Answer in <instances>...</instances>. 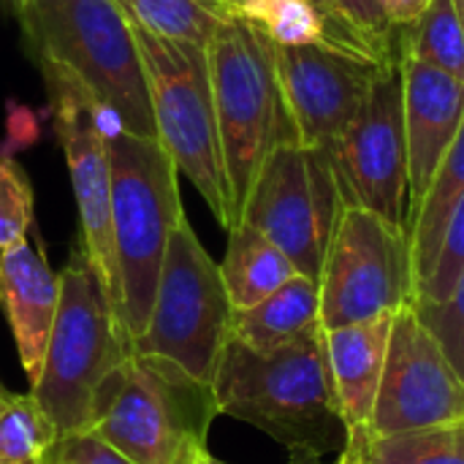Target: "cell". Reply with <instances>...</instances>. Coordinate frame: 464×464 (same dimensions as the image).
<instances>
[{"instance_id": "cell-1", "label": "cell", "mask_w": 464, "mask_h": 464, "mask_svg": "<svg viewBox=\"0 0 464 464\" xmlns=\"http://www.w3.org/2000/svg\"><path fill=\"white\" fill-rule=\"evenodd\" d=\"M212 389L220 413L285 446L288 464H324L345 438L324 326L275 351L228 340Z\"/></svg>"}, {"instance_id": "cell-2", "label": "cell", "mask_w": 464, "mask_h": 464, "mask_svg": "<svg viewBox=\"0 0 464 464\" xmlns=\"http://www.w3.org/2000/svg\"><path fill=\"white\" fill-rule=\"evenodd\" d=\"M130 356V337L79 242L60 272L57 318L30 386L60 438L95 430L125 383Z\"/></svg>"}, {"instance_id": "cell-3", "label": "cell", "mask_w": 464, "mask_h": 464, "mask_svg": "<svg viewBox=\"0 0 464 464\" xmlns=\"http://www.w3.org/2000/svg\"><path fill=\"white\" fill-rule=\"evenodd\" d=\"M38 68L76 79L114 128L155 136V117L130 19L117 0H14Z\"/></svg>"}, {"instance_id": "cell-4", "label": "cell", "mask_w": 464, "mask_h": 464, "mask_svg": "<svg viewBox=\"0 0 464 464\" xmlns=\"http://www.w3.org/2000/svg\"><path fill=\"white\" fill-rule=\"evenodd\" d=\"M207 63L237 226L261 163L275 144L296 139V130L277 79L275 41L258 24L231 14L207 44Z\"/></svg>"}, {"instance_id": "cell-5", "label": "cell", "mask_w": 464, "mask_h": 464, "mask_svg": "<svg viewBox=\"0 0 464 464\" xmlns=\"http://www.w3.org/2000/svg\"><path fill=\"white\" fill-rule=\"evenodd\" d=\"M111 169V231L122 288V326L141 337L163 256L174 226L185 215L179 198V169L158 136H139L122 128L106 130Z\"/></svg>"}, {"instance_id": "cell-6", "label": "cell", "mask_w": 464, "mask_h": 464, "mask_svg": "<svg viewBox=\"0 0 464 464\" xmlns=\"http://www.w3.org/2000/svg\"><path fill=\"white\" fill-rule=\"evenodd\" d=\"M130 27L147 76L155 136L228 231L234 212L218 139L207 46L160 38L133 22Z\"/></svg>"}, {"instance_id": "cell-7", "label": "cell", "mask_w": 464, "mask_h": 464, "mask_svg": "<svg viewBox=\"0 0 464 464\" xmlns=\"http://www.w3.org/2000/svg\"><path fill=\"white\" fill-rule=\"evenodd\" d=\"M218 416L212 383L171 359L130 356L122 389L92 432L133 464H198Z\"/></svg>"}, {"instance_id": "cell-8", "label": "cell", "mask_w": 464, "mask_h": 464, "mask_svg": "<svg viewBox=\"0 0 464 464\" xmlns=\"http://www.w3.org/2000/svg\"><path fill=\"white\" fill-rule=\"evenodd\" d=\"M234 307L220 264L198 242L182 215L171 231L150 321L130 343L133 356H163L193 378L212 383L223 348L231 340Z\"/></svg>"}, {"instance_id": "cell-9", "label": "cell", "mask_w": 464, "mask_h": 464, "mask_svg": "<svg viewBox=\"0 0 464 464\" xmlns=\"http://www.w3.org/2000/svg\"><path fill=\"white\" fill-rule=\"evenodd\" d=\"M343 207L332 155L285 139L261 163L239 220L258 228L299 275L318 283Z\"/></svg>"}, {"instance_id": "cell-10", "label": "cell", "mask_w": 464, "mask_h": 464, "mask_svg": "<svg viewBox=\"0 0 464 464\" xmlns=\"http://www.w3.org/2000/svg\"><path fill=\"white\" fill-rule=\"evenodd\" d=\"M318 291L326 332L397 315L413 304L411 234L359 204H345L324 258Z\"/></svg>"}, {"instance_id": "cell-11", "label": "cell", "mask_w": 464, "mask_h": 464, "mask_svg": "<svg viewBox=\"0 0 464 464\" xmlns=\"http://www.w3.org/2000/svg\"><path fill=\"white\" fill-rule=\"evenodd\" d=\"M345 204L408 231V141L402 63L386 60L362 109L329 150Z\"/></svg>"}, {"instance_id": "cell-12", "label": "cell", "mask_w": 464, "mask_h": 464, "mask_svg": "<svg viewBox=\"0 0 464 464\" xmlns=\"http://www.w3.org/2000/svg\"><path fill=\"white\" fill-rule=\"evenodd\" d=\"M49 90V109L79 209L82 247L122 321V288L111 231V169L106 150V128L101 109L84 92V87L57 68H41Z\"/></svg>"}, {"instance_id": "cell-13", "label": "cell", "mask_w": 464, "mask_h": 464, "mask_svg": "<svg viewBox=\"0 0 464 464\" xmlns=\"http://www.w3.org/2000/svg\"><path fill=\"white\" fill-rule=\"evenodd\" d=\"M462 419L464 381L457 367L430 326L419 318L416 307H402L392 318L378 400L370 427L359 440L454 424Z\"/></svg>"}, {"instance_id": "cell-14", "label": "cell", "mask_w": 464, "mask_h": 464, "mask_svg": "<svg viewBox=\"0 0 464 464\" xmlns=\"http://www.w3.org/2000/svg\"><path fill=\"white\" fill-rule=\"evenodd\" d=\"M275 63L296 139L326 152L345 133L381 71L378 60L329 41L275 44Z\"/></svg>"}, {"instance_id": "cell-15", "label": "cell", "mask_w": 464, "mask_h": 464, "mask_svg": "<svg viewBox=\"0 0 464 464\" xmlns=\"http://www.w3.org/2000/svg\"><path fill=\"white\" fill-rule=\"evenodd\" d=\"M408 141V226L464 120V82L400 54Z\"/></svg>"}, {"instance_id": "cell-16", "label": "cell", "mask_w": 464, "mask_h": 464, "mask_svg": "<svg viewBox=\"0 0 464 464\" xmlns=\"http://www.w3.org/2000/svg\"><path fill=\"white\" fill-rule=\"evenodd\" d=\"M0 304L30 386L38 381L60 304V275L24 239L0 250Z\"/></svg>"}, {"instance_id": "cell-17", "label": "cell", "mask_w": 464, "mask_h": 464, "mask_svg": "<svg viewBox=\"0 0 464 464\" xmlns=\"http://www.w3.org/2000/svg\"><path fill=\"white\" fill-rule=\"evenodd\" d=\"M392 318L340 326L326 332L329 372L345 424V446L364 438L378 400Z\"/></svg>"}, {"instance_id": "cell-18", "label": "cell", "mask_w": 464, "mask_h": 464, "mask_svg": "<svg viewBox=\"0 0 464 464\" xmlns=\"http://www.w3.org/2000/svg\"><path fill=\"white\" fill-rule=\"evenodd\" d=\"M315 329H321V291L304 275H294L258 304L234 310L231 318V340L253 351H275Z\"/></svg>"}, {"instance_id": "cell-19", "label": "cell", "mask_w": 464, "mask_h": 464, "mask_svg": "<svg viewBox=\"0 0 464 464\" xmlns=\"http://www.w3.org/2000/svg\"><path fill=\"white\" fill-rule=\"evenodd\" d=\"M220 275L231 307L247 310L299 272L275 242H269L250 223L239 220L234 228H228V247L220 261Z\"/></svg>"}, {"instance_id": "cell-20", "label": "cell", "mask_w": 464, "mask_h": 464, "mask_svg": "<svg viewBox=\"0 0 464 464\" xmlns=\"http://www.w3.org/2000/svg\"><path fill=\"white\" fill-rule=\"evenodd\" d=\"M464 193V120L451 150L446 152V158L440 160L411 226V261H413V299L416 291L427 283V277L432 275V266L438 261L449 220L459 204Z\"/></svg>"}, {"instance_id": "cell-21", "label": "cell", "mask_w": 464, "mask_h": 464, "mask_svg": "<svg viewBox=\"0 0 464 464\" xmlns=\"http://www.w3.org/2000/svg\"><path fill=\"white\" fill-rule=\"evenodd\" d=\"M359 464H464V419L381 438H367L343 449Z\"/></svg>"}, {"instance_id": "cell-22", "label": "cell", "mask_w": 464, "mask_h": 464, "mask_svg": "<svg viewBox=\"0 0 464 464\" xmlns=\"http://www.w3.org/2000/svg\"><path fill=\"white\" fill-rule=\"evenodd\" d=\"M125 16L160 38L207 46L215 30L237 14L218 0H117Z\"/></svg>"}, {"instance_id": "cell-23", "label": "cell", "mask_w": 464, "mask_h": 464, "mask_svg": "<svg viewBox=\"0 0 464 464\" xmlns=\"http://www.w3.org/2000/svg\"><path fill=\"white\" fill-rule=\"evenodd\" d=\"M400 54L464 82V27L457 3L432 0L413 24L400 30Z\"/></svg>"}, {"instance_id": "cell-24", "label": "cell", "mask_w": 464, "mask_h": 464, "mask_svg": "<svg viewBox=\"0 0 464 464\" xmlns=\"http://www.w3.org/2000/svg\"><path fill=\"white\" fill-rule=\"evenodd\" d=\"M57 427L33 394H8L0 411V459L44 464L57 443Z\"/></svg>"}, {"instance_id": "cell-25", "label": "cell", "mask_w": 464, "mask_h": 464, "mask_svg": "<svg viewBox=\"0 0 464 464\" xmlns=\"http://www.w3.org/2000/svg\"><path fill=\"white\" fill-rule=\"evenodd\" d=\"M239 14L258 24L277 46L326 41L324 19L310 0H247Z\"/></svg>"}, {"instance_id": "cell-26", "label": "cell", "mask_w": 464, "mask_h": 464, "mask_svg": "<svg viewBox=\"0 0 464 464\" xmlns=\"http://www.w3.org/2000/svg\"><path fill=\"white\" fill-rule=\"evenodd\" d=\"M33 226V188L14 158H0V250L27 239Z\"/></svg>"}, {"instance_id": "cell-27", "label": "cell", "mask_w": 464, "mask_h": 464, "mask_svg": "<svg viewBox=\"0 0 464 464\" xmlns=\"http://www.w3.org/2000/svg\"><path fill=\"white\" fill-rule=\"evenodd\" d=\"M464 269V193L449 220L438 261L432 266V275L427 277V283L416 291L413 304L416 307H432L449 299V294L454 291L459 275Z\"/></svg>"}, {"instance_id": "cell-28", "label": "cell", "mask_w": 464, "mask_h": 464, "mask_svg": "<svg viewBox=\"0 0 464 464\" xmlns=\"http://www.w3.org/2000/svg\"><path fill=\"white\" fill-rule=\"evenodd\" d=\"M348 24L372 60H400V30L392 24L383 0H337Z\"/></svg>"}, {"instance_id": "cell-29", "label": "cell", "mask_w": 464, "mask_h": 464, "mask_svg": "<svg viewBox=\"0 0 464 464\" xmlns=\"http://www.w3.org/2000/svg\"><path fill=\"white\" fill-rule=\"evenodd\" d=\"M416 313L438 337L446 356L451 359V364L457 367L459 378L464 381V269L446 302L432 307H416Z\"/></svg>"}, {"instance_id": "cell-30", "label": "cell", "mask_w": 464, "mask_h": 464, "mask_svg": "<svg viewBox=\"0 0 464 464\" xmlns=\"http://www.w3.org/2000/svg\"><path fill=\"white\" fill-rule=\"evenodd\" d=\"M44 464H133L114 446H109L98 432L84 430L57 438Z\"/></svg>"}, {"instance_id": "cell-31", "label": "cell", "mask_w": 464, "mask_h": 464, "mask_svg": "<svg viewBox=\"0 0 464 464\" xmlns=\"http://www.w3.org/2000/svg\"><path fill=\"white\" fill-rule=\"evenodd\" d=\"M313 8L321 14L324 19V33H326V41L334 44V46H343V49H351V52H359V54H367L370 52L364 49V44L359 41V35L353 33V27L348 24L343 8L337 0H310Z\"/></svg>"}, {"instance_id": "cell-32", "label": "cell", "mask_w": 464, "mask_h": 464, "mask_svg": "<svg viewBox=\"0 0 464 464\" xmlns=\"http://www.w3.org/2000/svg\"><path fill=\"white\" fill-rule=\"evenodd\" d=\"M430 3H432V0H383L386 14H389L392 24H394L397 30L413 24V22L424 14V8H427Z\"/></svg>"}, {"instance_id": "cell-33", "label": "cell", "mask_w": 464, "mask_h": 464, "mask_svg": "<svg viewBox=\"0 0 464 464\" xmlns=\"http://www.w3.org/2000/svg\"><path fill=\"white\" fill-rule=\"evenodd\" d=\"M218 3H223V5H228V8H234V11H239L247 0H218Z\"/></svg>"}, {"instance_id": "cell-34", "label": "cell", "mask_w": 464, "mask_h": 464, "mask_svg": "<svg viewBox=\"0 0 464 464\" xmlns=\"http://www.w3.org/2000/svg\"><path fill=\"white\" fill-rule=\"evenodd\" d=\"M198 464H228V462H220V459H215L212 454H207V457H204Z\"/></svg>"}, {"instance_id": "cell-35", "label": "cell", "mask_w": 464, "mask_h": 464, "mask_svg": "<svg viewBox=\"0 0 464 464\" xmlns=\"http://www.w3.org/2000/svg\"><path fill=\"white\" fill-rule=\"evenodd\" d=\"M457 3V11H459V19H462V27H464V0H454Z\"/></svg>"}, {"instance_id": "cell-36", "label": "cell", "mask_w": 464, "mask_h": 464, "mask_svg": "<svg viewBox=\"0 0 464 464\" xmlns=\"http://www.w3.org/2000/svg\"><path fill=\"white\" fill-rule=\"evenodd\" d=\"M5 400H8V392L0 389V411H3V405H5Z\"/></svg>"}, {"instance_id": "cell-37", "label": "cell", "mask_w": 464, "mask_h": 464, "mask_svg": "<svg viewBox=\"0 0 464 464\" xmlns=\"http://www.w3.org/2000/svg\"><path fill=\"white\" fill-rule=\"evenodd\" d=\"M337 464H359V462H353V459H348V457H343V454H340V459H337Z\"/></svg>"}, {"instance_id": "cell-38", "label": "cell", "mask_w": 464, "mask_h": 464, "mask_svg": "<svg viewBox=\"0 0 464 464\" xmlns=\"http://www.w3.org/2000/svg\"><path fill=\"white\" fill-rule=\"evenodd\" d=\"M0 464H11V462H3V459H0Z\"/></svg>"}]
</instances>
